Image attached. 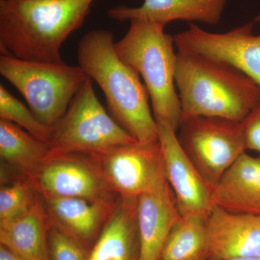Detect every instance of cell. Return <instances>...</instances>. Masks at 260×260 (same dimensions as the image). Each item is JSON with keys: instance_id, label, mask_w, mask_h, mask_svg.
Masks as SVG:
<instances>
[{"instance_id": "obj_1", "label": "cell", "mask_w": 260, "mask_h": 260, "mask_svg": "<svg viewBox=\"0 0 260 260\" xmlns=\"http://www.w3.org/2000/svg\"><path fill=\"white\" fill-rule=\"evenodd\" d=\"M94 0H0V49L23 60L62 63L61 48Z\"/></svg>"}, {"instance_id": "obj_2", "label": "cell", "mask_w": 260, "mask_h": 260, "mask_svg": "<svg viewBox=\"0 0 260 260\" xmlns=\"http://www.w3.org/2000/svg\"><path fill=\"white\" fill-rule=\"evenodd\" d=\"M114 34L97 29L78 43V61L105 95L108 108L121 127L140 143L158 141V124L140 75L116 54Z\"/></svg>"}, {"instance_id": "obj_3", "label": "cell", "mask_w": 260, "mask_h": 260, "mask_svg": "<svg viewBox=\"0 0 260 260\" xmlns=\"http://www.w3.org/2000/svg\"><path fill=\"white\" fill-rule=\"evenodd\" d=\"M176 86L181 123L200 116L243 121L260 103L254 80L232 65L200 54L177 52Z\"/></svg>"}, {"instance_id": "obj_4", "label": "cell", "mask_w": 260, "mask_h": 260, "mask_svg": "<svg viewBox=\"0 0 260 260\" xmlns=\"http://www.w3.org/2000/svg\"><path fill=\"white\" fill-rule=\"evenodd\" d=\"M165 26L141 19L130 20L125 36L114 47L121 60L144 80L156 122L177 132L181 116L175 87L177 53L174 37L165 32Z\"/></svg>"}, {"instance_id": "obj_5", "label": "cell", "mask_w": 260, "mask_h": 260, "mask_svg": "<svg viewBox=\"0 0 260 260\" xmlns=\"http://www.w3.org/2000/svg\"><path fill=\"white\" fill-rule=\"evenodd\" d=\"M0 74L18 89L37 119L49 126L60 120L90 78L80 66L23 60L3 54Z\"/></svg>"}, {"instance_id": "obj_6", "label": "cell", "mask_w": 260, "mask_h": 260, "mask_svg": "<svg viewBox=\"0 0 260 260\" xmlns=\"http://www.w3.org/2000/svg\"><path fill=\"white\" fill-rule=\"evenodd\" d=\"M135 143L138 142L108 114L88 78L53 126L49 157L72 153L95 155Z\"/></svg>"}, {"instance_id": "obj_7", "label": "cell", "mask_w": 260, "mask_h": 260, "mask_svg": "<svg viewBox=\"0 0 260 260\" xmlns=\"http://www.w3.org/2000/svg\"><path fill=\"white\" fill-rule=\"evenodd\" d=\"M178 131L181 148L212 189L246 151L242 121L200 116Z\"/></svg>"}, {"instance_id": "obj_8", "label": "cell", "mask_w": 260, "mask_h": 260, "mask_svg": "<svg viewBox=\"0 0 260 260\" xmlns=\"http://www.w3.org/2000/svg\"><path fill=\"white\" fill-rule=\"evenodd\" d=\"M254 22L229 31L216 34L203 30L194 23L174 36L178 52L200 54L232 65L254 80L260 88V35Z\"/></svg>"}, {"instance_id": "obj_9", "label": "cell", "mask_w": 260, "mask_h": 260, "mask_svg": "<svg viewBox=\"0 0 260 260\" xmlns=\"http://www.w3.org/2000/svg\"><path fill=\"white\" fill-rule=\"evenodd\" d=\"M90 156L119 198L138 199L164 173L159 141L120 145Z\"/></svg>"}, {"instance_id": "obj_10", "label": "cell", "mask_w": 260, "mask_h": 260, "mask_svg": "<svg viewBox=\"0 0 260 260\" xmlns=\"http://www.w3.org/2000/svg\"><path fill=\"white\" fill-rule=\"evenodd\" d=\"M29 179L42 198L112 200L114 192L93 158L84 154L49 157Z\"/></svg>"}, {"instance_id": "obj_11", "label": "cell", "mask_w": 260, "mask_h": 260, "mask_svg": "<svg viewBox=\"0 0 260 260\" xmlns=\"http://www.w3.org/2000/svg\"><path fill=\"white\" fill-rule=\"evenodd\" d=\"M158 124L162 167L182 217L206 220L212 209V188L184 151L177 132L165 123Z\"/></svg>"}, {"instance_id": "obj_12", "label": "cell", "mask_w": 260, "mask_h": 260, "mask_svg": "<svg viewBox=\"0 0 260 260\" xmlns=\"http://www.w3.org/2000/svg\"><path fill=\"white\" fill-rule=\"evenodd\" d=\"M205 260L260 256V215L213 206L205 220Z\"/></svg>"}, {"instance_id": "obj_13", "label": "cell", "mask_w": 260, "mask_h": 260, "mask_svg": "<svg viewBox=\"0 0 260 260\" xmlns=\"http://www.w3.org/2000/svg\"><path fill=\"white\" fill-rule=\"evenodd\" d=\"M164 172L138 200V260H160L164 244L181 218Z\"/></svg>"}, {"instance_id": "obj_14", "label": "cell", "mask_w": 260, "mask_h": 260, "mask_svg": "<svg viewBox=\"0 0 260 260\" xmlns=\"http://www.w3.org/2000/svg\"><path fill=\"white\" fill-rule=\"evenodd\" d=\"M42 198L50 223L83 248L100 235L119 200Z\"/></svg>"}, {"instance_id": "obj_15", "label": "cell", "mask_w": 260, "mask_h": 260, "mask_svg": "<svg viewBox=\"0 0 260 260\" xmlns=\"http://www.w3.org/2000/svg\"><path fill=\"white\" fill-rule=\"evenodd\" d=\"M228 0H144L138 8L118 7L107 11L109 18L118 20L141 19L166 25L175 20L208 25L219 23Z\"/></svg>"}, {"instance_id": "obj_16", "label": "cell", "mask_w": 260, "mask_h": 260, "mask_svg": "<svg viewBox=\"0 0 260 260\" xmlns=\"http://www.w3.org/2000/svg\"><path fill=\"white\" fill-rule=\"evenodd\" d=\"M212 207L234 213L260 215V155L244 153L213 189Z\"/></svg>"}, {"instance_id": "obj_17", "label": "cell", "mask_w": 260, "mask_h": 260, "mask_svg": "<svg viewBox=\"0 0 260 260\" xmlns=\"http://www.w3.org/2000/svg\"><path fill=\"white\" fill-rule=\"evenodd\" d=\"M138 200L119 198L88 260H138Z\"/></svg>"}, {"instance_id": "obj_18", "label": "cell", "mask_w": 260, "mask_h": 260, "mask_svg": "<svg viewBox=\"0 0 260 260\" xmlns=\"http://www.w3.org/2000/svg\"><path fill=\"white\" fill-rule=\"evenodd\" d=\"M49 225L42 197L28 213L0 222V243L23 260H49Z\"/></svg>"}, {"instance_id": "obj_19", "label": "cell", "mask_w": 260, "mask_h": 260, "mask_svg": "<svg viewBox=\"0 0 260 260\" xmlns=\"http://www.w3.org/2000/svg\"><path fill=\"white\" fill-rule=\"evenodd\" d=\"M50 145L12 121L0 119V156L8 165L31 177L47 161Z\"/></svg>"}, {"instance_id": "obj_20", "label": "cell", "mask_w": 260, "mask_h": 260, "mask_svg": "<svg viewBox=\"0 0 260 260\" xmlns=\"http://www.w3.org/2000/svg\"><path fill=\"white\" fill-rule=\"evenodd\" d=\"M205 220L181 216L168 236L160 260L205 259Z\"/></svg>"}, {"instance_id": "obj_21", "label": "cell", "mask_w": 260, "mask_h": 260, "mask_svg": "<svg viewBox=\"0 0 260 260\" xmlns=\"http://www.w3.org/2000/svg\"><path fill=\"white\" fill-rule=\"evenodd\" d=\"M0 118L12 121L37 139L50 144L53 126L41 122L30 109L13 96L3 85H0Z\"/></svg>"}, {"instance_id": "obj_22", "label": "cell", "mask_w": 260, "mask_h": 260, "mask_svg": "<svg viewBox=\"0 0 260 260\" xmlns=\"http://www.w3.org/2000/svg\"><path fill=\"white\" fill-rule=\"evenodd\" d=\"M42 198L28 177L2 185L0 222L8 221L28 213Z\"/></svg>"}, {"instance_id": "obj_23", "label": "cell", "mask_w": 260, "mask_h": 260, "mask_svg": "<svg viewBox=\"0 0 260 260\" xmlns=\"http://www.w3.org/2000/svg\"><path fill=\"white\" fill-rule=\"evenodd\" d=\"M50 223V221H49ZM49 252L51 260H88L83 246L50 223Z\"/></svg>"}, {"instance_id": "obj_24", "label": "cell", "mask_w": 260, "mask_h": 260, "mask_svg": "<svg viewBox=\"0 0 260 260\" xmlns=\"http://www.w3.org/2000/svg\"><path fill=\"white\" fill-rule=\"evenodd\" d=\"M242 123L246 150H254L260 155V103Z\"/></svg>"}, {"instance_id": "obj_25", "label": "cell", "mask_w": 260, "mask_h": 260, "mask_svg": "<svg viewBox=\"0 0 260 260\" xmlns=\"http://www.w3.org/2000/svg\"><path fill=\"white\" fill-rule=\"evenodd\" d=\"M0 260H23L5 246L0 245Z\"/></svg>"}, {"instance_id": "obj_26", "label": "cell", "mask_w": 260, "mask_h": 260, "mask_svg": "<svg viewBox=\"0 0 260 260\" xmlns=\"http://www.w3.org/2000/svg\"><path fill=\"white\" fill-rule=\"evenodd\" d=\"M227 260H260V256L257 257H239L234 258V259H230Z\"/></svg>"}, {"instance_id": "obj_27", "label": "cell", "mask_w": 260, "mask_h": 260, "mask_svg": "<svg viewBox=\"0 0 260 260\" xmlns=\"http://www.w3.org/2000/svg\"><path fill=\"white\" fill-rule=\"evenodd\" d=\"M253 22H254V23H260V13L259 14H258L257 15H256L255 17H254V20H253Z\"/></svg>"}, {"instance_id": "obj_28", "label": "cell", "mask_w": 260, "mask_h": 260, "mask_svg": "<svg viewBox=\"0 0 260 260\" xmlns=\"http://www.w3.org/2000/svg\"><path fill=\"white\" fill-rule=\"evenodd\" d=\"M193 260H205V259H203V258H201V259H193Z\"/></svg>"}]
</instances>
